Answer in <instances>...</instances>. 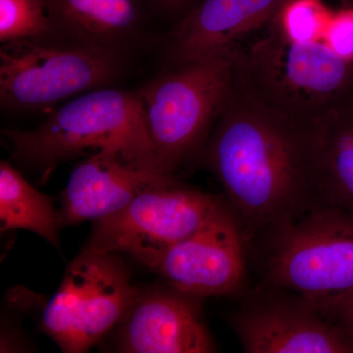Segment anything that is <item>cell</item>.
I'll return each instance as SVG.
<instances>
[{"label":"cell","mask_w":353,"mask_h":353,"mask_svg":"<svg viewBox=\"0 0 353 353\" xmlns=\"http://www.w3.org/2000/svg\"><path fill=\"white\" fill-rule=\"evenodd\" d=\"M203 150L246 240L322 206L312 124L279 113L234 83Z\"/></svg>","instance_id":"1"},{"label":"cell","mask_w":353,"mask_h":353,"mask_svg":"<svg viewBox=\"0 0 353 353\" xmlns=\"http://www.w3.org/2000/svg\"><path fill=\"white\" fill-rule=\"evenodd\" d=\"M1 134L14 161L41 183L58 165L88 152L117 153L132 166L160 172L138 90L97 88L55 109L34 129H6Z\"/></svg>","instance_id":"2"},{"label":"cell","mask_w":353,"mask_h":353,"mask_svg":"<svg viewBox=\"0 0 353 353\" xmlns=\"http://www.w3.org/2000/svg\"><path fill=\"white\" fill-rule=\"evenodd\" d=\"M234 53L236 88L279 113L311 125L353 99V63L322 41L294 43L270 23Z\"/></svg>","instance_id":"3"},{"label":"cell","mask_w":353,"mask_h":353,"mask_svg":"<svg viewBox=\"0 0 353 353\" xmlns=\"http://www.w3.org/2000/svg\"><path fill=\"white\" fill-rule=\"evenodd\" d=\"M234 80L232 54L165 67L139 88L160 172L175 176L204 148Z\"/></svg>","instance_id":"4"},{"label":"cell","mask_w":353,"mask_h":353,"mask_svg":"<svg viewBox=\"0 0 353 353\" xmlns=\"http://www.w3.org/2000/svg\"><path fill=\"white\" fill-rule=\"evenodd\" d=\"M125 57L115 51L57 37L2 43L1 108H51L70 97L111 87L125 73Z\"/></svg>","instance_id":"5"},{"label":"cell","mask_w":353,"mask_h":353,"mask_svg":"<svg viewBox=\"0 0 353 353\" xmlns=\"http://www.w3.org/2000/svg\"><path fill=\"white\" fill-rule=\"evenodd\" d=\"M265 282L312 303L353 290V215L317 206L264 236Z\"/></svg>","instance_id":"6"},{"label":"cell","mask_w":353,"mask_h":353,"mask_svg":"<svg viewBox=\"0 0 353 353\" xmlns=\"http://www.w3.org/2000/svg\"><path fill=\"white\" fill-rule=\"evenodd\" d=\"M118 253L83 246L46 304L41 331L66 353L90 350L119 325L141 290Z\"/></svg>","instance_id":"7"},{"label":"cell","mask_w":353,"mask_h":353,"mask_svg":"<svg viewBox=\"0 0 353 353\" xmlns=\"http://www.w3.org/2000/svg\"><path fill=\"white\" fill-rule=\"evenodd\" d=\"M223 201L166 175L122 210L94 221L85 246L124 253L154 271L166 252L194 233Z\"/></svg>","instance_id":"8"},{"label":"cell","mask_w":353,"mask_h":353,"mask_svg":"<svg viewBox=\"0 0 353 353\" xmlns=\"http://www.w3.org/2000/svg\"><path fill=\"white\" fill-rule=\"evenodd\" d=\"M230 318L246 353H353V330L305 297L265 285Z\"/></svg>","instance_id":"9"},{"label":"cell","mask_w":353,"mask_h":353,"mask_svg":"<svg viewBox=\"0 0 353 353\" xmlns=\"http://www.w3.org/2000/svg\"><path fill=\"white\" fill-rule=\"evenodd\" d=\"M245 241L238 216L224 201L166 252L154 272L172 289L199 299L234 294L245 280Z\"/></svg>","instance_id":"10"},{"label":"cell","mask_w":353,"mask_h":353,"mask_svg":"<svg viewBox=\"0 0 353 353\" xmlns=\"http://www.w3.org/2000/svg\"><path fill=\"white\" fill-rule=\"evenodd\" d=\"M285 0H201L162 41L166 67L234 54L241 41L270 24Z\"/></svg>","instance_id":"11"},{"label":"cell","mask_w":353,"mask_h":353,"mask_svg":"<svg viewBox=\"0 0 353 353\" xmlns=\"http://www.w3.org/2000/svg\"><path fill=\"white\" fill-rule=\"evenodd\" d=\"M201 299L172 289L139 292L117 326L126 353H211L215 341L202 319Z\"/></svg>","instance_id":"12"},{"label":"cell","mask_w":353,"mask_h":353,"mask_svg":"<svg viewBox=\"0 0 353 353\" xmlns=\"http://www.w3.org/2000/svg\"><path fill=\"white\" fill-rule=\"evenodd\" d=\"M166 175L132 166L117 153L90 155L77 165L61 192L60 227L64 229L115 214Z\"/></svg>","instance_id":"13"},{"label":"cell","mask_w":353,"mask_h":353,"mask_svg":"<svg viewBox=\"0 0 353 353\" xmlns=\"http://www.w3.org/2000/svg\"><path fill=\"white\" fill-rule=\"evenodd\" d=\"M55 36L127 55L145 34V0H46Z\"/></svg>","instance_id":"14"},{"label":"cell","mask_w":353,"mask_h":353,"mask_svg":"<svg viewBox=\"0 0 353 353\" xmlns=\"http://www.w3.org/2000/svg\"><path fill=\"white\" fill-rule=\"evenodd\" d=\"M322 205L353 215V99L312 124Z\"/></svg>","instance_id":"15"},{"label":"cell","mask_w":353,"mask_h":353,"mask_svg":"<svg viewBox=\"0 0 353 353\" xmlns=\"http://www.w3.org/2000/svg\"><path fill=\"white\" fill-rule=\"evenodd\" d=\"M23 229L59 248V209L8 162H0V231Z\"/></svg>","instance_id":"16"},{"label":"cell","mask_w":353,"mask_h":353,"mask_svg":"<svg viewBox=\"0 0 353 353\" xmlns=\"http://www.w3.org/2000/svg\"><path fill=\"white\" fill-rule=\"evenodd\" d=\"M57 38L46 0H0V41Z\"/></svg>","instance_id":"17"},{"label":"cell","mask_w":353,"mask_h":353,"mask_svg":"<svg viewBox=\"0 0 353 353\" xmlns=\"http://www.w3.org/2000/svg\"><path fill=\"white\" fill-rule=\"evenodd\" d=\"M333 12L323 0H285L271 23L290 41L313 43L322 41Z\"/></svg>","instance_id":"18"},{"label":"cell","mask_w":353,"mask_h":353,"mask_svg":"<svg viewBox=\"0 0 353 353\" xmlns=\"http://www.w3.org/2000/svg\"><path fill=\"white\" fill-rule=\"evenodd\" d=\"M322 41L341 59L353 63V7L334 11Z\"/></svg>","instance_id":"19"},{"label":"cell","mask_w":353,"mask_h":353,"mask_svg":"<svg viewBox=\"0 0 353 353\" xmlns=\"http://www.w3.org/2000/svg\"><path fill=\"white\" fill-rule=\"evenodd\" d=\"M312 303L329 319L353 330V290L326 301Z\"/></svg>","instance_id":"20"},{"label":"cell","mask_w":353,"mask_h":353,"mask_svg":"<svg viewBox=\"0 0 353 353\" xmlns=\"http://www.w3.org/2000/svg\"><path fill=\"white\" fill-rule=\"evenodd\" d=\"M150 11L155 15L170 18L178 22L201 0H145Z\"/></svg>","instance_id":"21"}]
</instances>
